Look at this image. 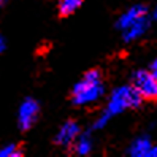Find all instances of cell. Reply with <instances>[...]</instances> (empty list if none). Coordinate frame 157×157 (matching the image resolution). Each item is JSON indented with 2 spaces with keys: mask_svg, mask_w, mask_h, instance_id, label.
I'll use <instances>...</instances> for the list:
<instances>
[{
  "mask_svg": "<svg viewBox=\"0 0 157 157\" xmlns=\"http://www.w3.org/2000/svg\"><path fill=\"white\" fill-rule=\"evenodd\" d=\"M151 73L157 78V60H154V62H152V65H151Z\"/></svg>",
  "mask_w": 157,
  "mask_h": 157,
  "instance_id": "12",
  "label": "cell"
},
{
  "mask_svg": "<svg viewBox=\"0 0 157 157\" xmlns=\"http://www.w3.org/2000/svg\"><path fill=\"white\" fill-rule=\"evenodd\" d=\"M146 29V19L144 16L141 17V19H138L135 24H132L128 29H125V38L127 40H132V38H136L138 35H141Z\"/></svg>",
  "mask_w": 157,
  "mask_h": 157,
  "instance_id": "8",
  "label": "cell"
},
{
  "mask_svg": "<svg viewBox=\"0 0 157 157\" xmlns=\"http://www.w3.org/2000/svg\"><path fill=\"white\" fill-rule=\"evenodd\" d=\"M90 149H92V143H90L89 135H87V133H86V135H81V138L78 140V143H76V146H75L76 154H79V155H86V154L90 152Z\"/></svg>",
  "mask_w": 157,
  "mask_h": 157,
  "instance_id": "10",
  "label": "cell"
},
{
  "mask_svg": "<svg viewBox=\"0 0 157 157\" xmlns=\"http://www.w3.org/2000/svg\"><path fill=\"white\" fill-rule=\"evenodd\" d=\"M5 49V40L2 38V35H0V52Z\"/></svg>",
  "mask_w": 157,
  "mask_h": 157,
  "instance_id": "14",
  "label": "cell"
},
{
  "mask_svg": "<svg viewBox=\"0 0 157 157\" xmlns=\"http://www.w3.org/2000/svg\"><path fill=\"white\" fill-rule=\"evenodd\" d=\"M78 135H79V125L75 121H68L60 127L56 136V143L60 146H70L78 138Z\"/></svg>",
  "mask_w": 157,
  "mask_h": 157,
  "instance_id": "5",
  "label": "cell"
},
{
  "mask_svg": "<svg viewBox=\"0 0 157 157\" xmlns=\"http://www.w3.org/2000/svg\"><path fill=\"white\" fill-rule=\"evenodd\" d=\"M81 3H82V0H60L59 13L62 16H70L81 6Z\"/></svg>",
  "mask_w": 157,
  "mask_h": 157,
  "instance_id": "7",
  "label": "cell"
},
{
  "mask_svg": "<svg viewBox=\"0 0 157 157\" xmlns=\"http://www.w3.org/2000/svg\"><path fill=\"white\" fill-rule=\"evenodd\" d=\"M6 2H8V0H0V5H5Z\"/></svg>",
  "mask_w": 157,
  "mask_h": 157,
  "instance_id": "15",
  "label": "cell"
},
{
  "mask_svg": "<svg viewBox=\"0 0 157 157\" xmlns=\"http://www.w3.org/2000/svg\"><path fill=\"white\" fill-rule=\"evenodd\" d=\"M132 86L140 92L143 100H157V78L151 71H136L132 78Z\"/></svg>",
  "mask_w": 157,
  "mask_h": 157,
  "instance_id": "3",
  "label": "cell"
},
{
  "mask_svg": "<svg viewBox=\"0 0 157 157\" xmlns=\"http://www.w3.org/2000/svg\"><path fill=\"white\" fill-rule=\"evenodd\" d=\"M143 16H144V8L143 6H133L132 10H128L125 14H122V17L119 19V27L125 30L132 24H135L138 19H141Z\"/></svg>",
  "mask_w": 157,
  "mask_h": 157,
  "instance_id": "6",
  "label": "cell"
},
{
  "mask_svg": "<svg viewBox=\"0 0 157 157\" xmlns=\"http://www.w3.org/2000/svg\"><path fill=\"white\" fill-rule=\"evenodd\" d=\"M141 101H143V97L140 95V92H138L133 86L119 87L111 95L106 113L111 116V114H116V113H121L125 108H138L141 105Z\"/></svg>",
  "mask_w": 157,
  "mask_h": 157,
  "instance_id": "2",
  "label": "cell"
},
{
  "mask_svg": "<svg viewBox=\"0 0 157 157\" xmlns=\"http://www.w3.org/2000/svg\"><path fill=\"white\" fill-rule=\"evenodd\" d=\"M21 154H22V151L16 144H8L0 149V157H19Z\"/></svg>",
  "mask_w": 157,
  "mask_h": 157,
  "instance_id": "11",
  "label": "cell"
},
{
  "mask_svg": "<svg viewBox=\"0 0 157 157\" xmlns=\"http://www.w3.org/2000/svg\"><path fill=\"white\" fill-rule=\"evenodd\" d=\"M146 155H149V157H154V155H157V147H149V151H147V154Z\"/></svg>",
  "mask_w": 157,
  "mask_h": 157,
  "instance_id": "13",
  "label": "cell"
},
{
  "mask_svg": "<svg viewBox=\"0 0 157 157\" xmlns=\"http://www.w3.org/2000/svg\"><path fill=\"white\" fill-rule=\"evenodd\" d=\"M36 116H38V103L35 100L29 98L25 100L19 108V114H17V121H19V127L22 130L30 128L35 122Z\"/></svg>",
  "mask_w": 157,
  "mask_h": 157,
  "instance_id": "4",
  "label": "cell"
},
{
  "mask_svg": "<svg viewBox=\"0 0 157 157\" xmlns=\"http://www.w3.org/2000/svg\"><path fill=\"white\" fill-rule=\"evenodd\" d=\"M73 101L76 105H87L101 97L103 94V84H101V75L98 70L87 71L82 79L73 87Z\"/></svg>",
  "mask_w": 157,
  "mask_h": 157,
  "instance_id": "1",
  "label": "cell"
},
{
  "mask_svg": "<svg viewBox=\"0 0 157 157\" xmlns=\"http://www.w3.org/2000/svg\"><path fill=\"white\" fill-rule=\"evenodd\" d=\"M154 16H155V17H157V8H155V13H154Z\"/></svg>",
  "mask_w": 157,
  "mask_h": 157,
  "instance_id": "16",
  "label": "cell"
},
{
  "mask_svg": "<svg viewBox=\"0 0 157 157\" xmlns=\"http://www.w3.org/2000/svg\"><path fill=\"white\" fill-rule=\"evenodd\" d=\"M151 147V143L146 140V138H141V140H136L132 147H130V154L132 155H146L147 151Z\"/></svg>",
  "mask_w": 157,
  "mask_h": 157,
  "instance_id": "9",
  "label": "cell"
}]
</instances>
